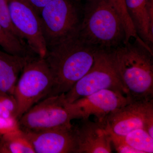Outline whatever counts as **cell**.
Masks as SVG:
<instances>
[{"label": "cell", "instance_id": "6da1fadb", "mask_svg": "<svg viewBox=\"0 0 153 153\" xmlns=\"http://www.w3.org/2000/svg\"><path fill=\"white\" fill-rule=\"evenodd\" d=\"M97 49L79 34L48 48L44 58L54 81L49 96L68 92L91 68Z\"/></svg>", "mask_w": 153, "mask_h": 153}, {"label": "cell", "instance_id": "7a4b0ae2", "mask_svg": "<svg viewBox=\"0 0 153 153\" xmlns=\"http://www.w3.org/2000/svg\"><path fill=\"white\" fill-rule=\"evenodd\" d=\"M113 62L132 102L153 99V49L135 40L111 49Z\"/></svg>", "mask_w": 153, "mask_h": 153}, {"label": "cell", "instance_id": "3957f363", "mask_svg": "<svg viewBox=\"0 0 153 153\" xmlns=\"http://www.w3.org/2000/svg\"><path fill=\"white\" fill-rule=\"evenodd\" d=\"M79 36L97 49H114L126 42L120 16L111 0H88Z\"/></svg>", "mask_w": 153, "mask_h": 153}, {"label": "cell", "instance_id": "277c9868", "mask_svg": "<svg viewBox=\"0 0 153 153\" xmlns=\"http://www.w3.org/2000/svg\"><path fill=\"white\" fill-rule=\"evenodd\" d=\"M76 0H51L40 13L47 49L79 34L83 8Z\"/></svg>", "mask_w": 153, "mask_h": 153}, {"label": "cell", "instance_id": "5b68a950", "mask_svg": "<svg viewBox=\"0 0 153 153\" xmlns=\"http://www.w3.org/2000/svg\"><path fill=\"white\" fill-rule=\"evenodd\" d=\"M53 85V76L44 57L33 56L23 68L14 89L18 119L33 105L49 96Z\"/></svg>", "mask_w": 153, "mask_h": 153}, {"label": "cell", "instance_id": "8992f818", "mask_svg": "<svg viewBox=\"0 0 153 153\" xmlns=\"http://www.w3.org/2000/svg\"><path fill=\"white\" fill-rule=\"evenodd\" d=\"M103 89L119 91L128 95L127 91L121 81L114 65L111 49L96 50L91 68L65 93V98L66 101L70 103Z\"/></svg>", "mask_w": 153, "mask_h": 153}, {"label": "cell", "instance_id": "52a82bcc", "mask_svg": "<svg viewBox=\"0 0 153 153\" xmlns=\"http://www.w3.org/2000/svg\"><path fill=\"white\" fill-rule=\"evenodd\" d=\"M75 117L65 93L48 97L33 105L19 120L24 131H38L72 126Z\"/></svg>", "mask_w": 153, "mask_h": 153}, {"label": "cell", "instance_id": "ba28073f", "mask_svg": "<svg viewBox=\"0 0 153 153\" xmlns=\"http://www.w3.org/2000/svg\"><path fill=\"white\" fill-rule=\"evenodd\" d=\"M12 23L36 55L44 57L47 45L40 16L27 0H6Z\"/></svg>", "mask_w": 153, "mask_h": 153}, {"label": "cell", "instance_id": "9c48e42d", "mask_svg": "<svg viewBox=\"0 0 153 153\" xmlns=\"http://www.w3.org/2000/svg\"><path fill=\"white\" fill-rule=\"evenodd\" d=\"M115 134L126 135L138 128H153V99L132 101L113 111L103 120Z\"/></svg>", "mask_w": 153, "mask_h": 153}, {"label": "cell", "instance_id": "30bf717a", "mask_svg": "<svg viewBox=\"0 0 153 153\" xmlns=\"http://www.w3.org/2000/svg\"><path fill=\"white\" fill-rule=\"evenodd\" d=\"M131 102L121 92L103 89L68 103L76 119H87L93 115L102 121L113 111Z\"/></svg>", "mask_w": 153, "mask_h": 153}, {"label": "cell", "instance_id": "8fae6325", "mask_svg": "<svg viewBox=\"0 0 153 153\" xmlns=\"http://www.w3.org/2000/svg\"><path fill=\"white\" fill-rule=\"evenodd\" d=\"M23 131L35 153H78L76 127L73 125L41 131Z\"/></svg>", "mask_w": 153, "mask_h": 153}, {"label": "cell", "instance_id": "7c38bea8", "mask_svg": "<svg viewBox=\"0 0 153 153\" xmlns=\"http://www.w3.org/2000/svg\"><path fill=\"white\" fill-rule=\"evenodd\" d=\"M78 142V153H112L109 134L102 121L81 119L75 126Z\"/></svg>", "mask_w": 153, "mask_h": 153}, {"label": "cell", "instance_id": "4fadbf2b", "mask_svg": "<svg viewBox=\"0 0 153 153\" xmlns=\"http://www.w3.org/2000/svg\"><path fill=\"white\" fill-rule=\"evenodd\" d=\"M139 37L151 49L153 45V0H125Z\"/></svg>", "mask_w": 153, "mask_h": 153}, {"label": "cell", "instance_id": "5bb4252c", "mask_svg": "<svg viewBox=\"0 0 153 153\" xmlns=\"http://www.w3.org/2000/svg\"><path fill=\"white\" fill-rule=\"evenodd\" d=\"M35 55L18 56L0 50V94L13 95L19 74Z\"/></svg>", "mask_w": 153, "mask_h": 153}, {"label": "cell", "instance_id": "9a60e30c", "mask_svg": "<svg viewBox=\"0 0 153 153\" xmlns=\"http://www.w3.org/2000/svg\"><path fill=\"white\" fill-rule=\"evenodd\" d=\"M0 153H35L22 130L0 136Z\"/></svg>", "mask_w": 153, "mask_h": 153}, {"label": "cell", "instance_id": "2e32d148", "mask_svg": "<svg viewBox=\"0 0 153 153\" xmlns=\"http://www.w3.org/2000/svg\"><path fill=\"white\" fill-rule=\"evenodd\" d=\"M0 46L4 52L13 55L27 56L35 55L27 43L6 31L1 25Z\"/></svg>", "mask_w": 153, "mask_h": 153}, {"label": "cell", "instance_id": "e0dca14e", "mask_svg": "<svg viewBox=\"0 0 153 153\" xmlns=\"http://www.w3.org/2000/svg\"><path fill=\"white\" fill-rule=\"evenodd\" d=\"M123 136L127 143L140 153H153V138L144 129H137Z\"/></svg>", "mask_w": 153, "mask_h": 153}, {"label": "cell", "instance_id": "ac0fdd59", "mask_svg": "<svg viewBox=\"0 0 153 153\" xmlns=\"http://www.w3.org/2000/svg\"><path fill=\"white\" fill-rule=\"evenodd\" d=\"M18 105L13 95L0 94V117L18 119Z\"/></svg>", "mask_w": 153, "mask_h": 153}, {"label": "cell", "instance_id": "d6986e66", "mask_svg": "<svg viewBox=\"0 0 153 153\" xmlns=\"http://www.w3.org/2000/svg\"><path fill=\"white\" fill-rule=\"evenodd\" d=\"M0 25L6 31L26 43L23 36L12 23L6 0H0Z\"/></svg>", "mask_w": 153, "mask_h": 153}, {"label": "cell", "instance_id": "ffe728a7", "mask_svg": "<svg viewBox=\"0 0 153 153\" xmlns=\"http://www.w3.org/2000/svg\"><path fill=\"white\" fill-rule=\"evenodd\" d=\"M105 128L109 134L111 143L117 153H140L139 151L132 148L127 143L123 135L115 134L106 127Z\"/></svg>", "mask_w": 153, "mask_h": 153}, {"label": "cell", "instance_id": "44dd1931", "mask_svg": "<svg viewBox=\"0 0 153 153\" xmlns=\"http://www.w3.org/2000/svg\"><path fill=\"white\" fill-rule=\"evenodd\" d=\"M21 130L19 119L15 117H0V136Z\"/></svg>", "mask_w": 153, "mask_h": 153}, {"label": "cell", "instance_id": "7402d4cb", "mask_svg": "<svg viewBox=\"0 0 153 153\" xmlns=\"http://www.w3.org/2000/svg\"><path fill=\"white\" fill-rule=\"evenodd\" d=\"M31 5L40 15L41 10L51 0H27Z\"/></svg>", "mask_w": 153, "mask_h": 153}, {"label": "cell", "instance_id": "603a6c76", "mask_svg": "<svg viewBox=\"0 0 153 153\" xmlns=\"http://www.w3.org/2000/svg\"><path fill=\"white\" fill-rule=\"evenodd\" d=\"M76 1H79V0H76Z\"/></svg>", "mask_w": 153, "mask_h": 153}]
</instances>
